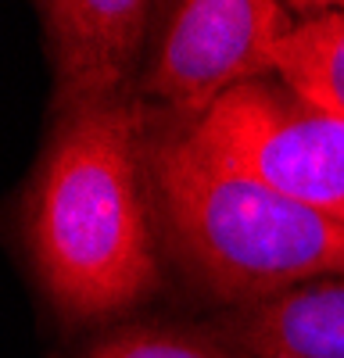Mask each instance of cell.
I'll use <instances>...</instances> for the list:
<instances>
[{
	"mask_svg": "<svg viewBox=\"0 0 344 358\" xmlns=\"http://www.w3.org/2000/svg\"><path fill=\"white\" fill-rule=\"evenodd\" d=\"M29 248L50 305L72 322L122 315L158 290L143 101L122 94L57 118L29 201Z\"/></svg>",
	"mask_w": 344,
	"mask_h": 358,
	"instance_id": "6da1fadb",
	"label": "cell"
},
{
	"mask_svg": "<svg viewBox=\"0 0 344 358\" xmlns=\"http://www.w3.org/2000/svg\"><path fill=\"white\" fill-rule=\"evenodd\" d=\"M143 176L162 251L226 308L344 273V222L212 162L180 115L143 108Z\"/></svg>",
	"mask_w": 344,
	"mask_h": 358,
	"instance_id": "7a4b0ae2",
	"label": "cell"
},
{
	"mask_svg": "<svg viewBox=\"0 0 344 358\" xmlns=\"http://www.w3.org/2000/svg\"><path fill=\"white\" fill-rule=\"evenodd\" d=\"M187 129L212 162L344 222V118L301 101L291 86L244 83L201 118H187Z\"/></svg>",
	"mask_w": 344,
	"mask_h": 358,
	"instance_id": "3957f363",
	"label": "cell"
},
{
	"mask_svg": "<svg viewBox=\"0 0 344 358\" xmlns=\"http://www.w3.org/2000/svg\"><path fill=\"white\" fill-rule=\"evenodd\" d=\"M298 11L273 0H187L172 8L140 97L169 104L180 118H201L244 83L276 76V47Z\"/></svg>",
	"mask_w": 344,
	"mask_h": 358,
	"instance_id": "277c9868",
	"label": "cell"
},
{
	"mask_svg": "<svg viewBox=\"0 0 344 358\" xmlns=\"http://www.w3.org/2000/svg\"><path fill=\"white\" fill-rule=\"evenodd\" d=\"M151 4L140 0H50L40 4L54 62V115L122 97L143 47Z\"/></svg>",
	"mask_w": 344,
	"mask_h": 358,
	"instance_id": "5b68a950",
	"label": "cell"
},
{
	"mask_svg": "<svg viewBox=\"0 0 344 358\" xmlns=\"http://www.w3.org/2000/svg\"><path fill=\"white\" fill-rule=\"evenodd\" d=\"M208 326L241 358H344V273L226 308Z\"/></svg>",
	"mask_w": 344,
	"mask_h": 358,
	"instance_id": "8992f818",
	"label": "cell"
},
{
	"mask_svg": "<svg viewBox=\"0 0 344 358\" xmlns=\"http://www.w3.org/2000/svg\"><path fill=\"white\" fill-rule=\"evenodd\" d=\"M276 79L301 101L344 118V4L298 11L294 29L276 47Z\"/></svg>",
	"mask_w": 344,
	"mask_h": 358,
	"instance_id": "52a82bcc",
	"label": "cell"
},
{
	"mask_svg": "<svg viewBox=\"0 0 344 358\" xmlns=\"http://www.w3.org/2000/svg\"><path fill=\"white\" fill-rule=\"evenodd\" d=\"M86 358H241L226 341L212 334V326H162L143 322L129 330L101 337Z\"/></svg>",
	"mask_w": 344,
	"mask_h": 358,
	"instance_id": "ba28073f",
	"label": "cell"
}]
</instances>
